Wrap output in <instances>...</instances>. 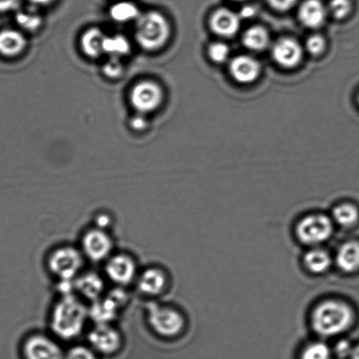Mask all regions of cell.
Wrapping results in <instances>:
<instances>
[{"label":"cell","mask_w":359,"mask_h":359,"mask_svg":"<svg viewBox=\"0 0 359 359\" xmlns=\"http://www.w3.org/2000/svg\"><path fill=\"white\" fill-rule=\"evenodd\" d=\"M229 53L228 45L222 43H212L208 48L209 57L212 62H217V64H222L228 60Z\"/></svg>","instance_id":"30"},{"label":"cell","mask_w":359,"mask_h":359,"mask_svg":"<svg viewBox=\"0 0 359 359\" xmlns=\"http://www.w3.org/2000/svg\"><path fill=\"white\" fill-rule=\"evenodd\" d=\"M131 102L140 114L156 109L162 102L163 92L158 83L144 81L137 83L131 92Z\"/></svg>","instance_id":"8"},{"label":"cell","mask_w":359,"mask_h":359,"mask_svg":"<svg viewBox=\"0 0 359 359\" xmlns=\"http://www.w3.org/2000/svg\"><path fill=\"white\" fill-rule=\"evenodd\" d=\"M65 359H96L95 355L90 348L83 346L72 348L68 351Z\"/></svg>","instance_id":"33"},{"label":"cell","mask_w":359,"mask_h":359,"mask_svg":"<svg viewBox=\"0 0 359 359\" xmlns=\"http://www.w3.org/2000/svg\"><path fill=\"white\" fill-rule=\"evenodd\" d=\"M252 15H253V11H252V10H250V8L245 9V11H243L242 13V15L243 17L252 16Z\"/></svg>","instance_id":"40"},{"label":"cell","mask_w":359,"mask_h":359,"mask_svg":"<svg viewBox=\"0 0 359 359\" xmlns=\"http://www.w3.org/2000/svg\"><path fill=\"white\" fill-rule=\"evenodd\" d=\"M338 267L345 273H354L359 269V243L347 242L337 250Z\"/></svg>","instance_id":"19"},{"label":"cell","mask_w":359,"mask_h":359,"mask_svg":"<svg viewBox=\"0 0 359 359\" xmlns=\"http://www.w3.org/2000/svg\"><path fill=\"white\" fill-rule=\"evenodd\" d=\"M271 55L278 65L285 68L295 67L302 59V48L292 38H282L274 44Z\"/></svg>","instance_id":"13"},{"label":"cell","mask_w":359,"mask_h":359,"mask_svg":"<svg viewBox=\"0 0 359 359\" xmlns=\"http://www.w3.org/2000/svg\"><path fill=\"white\" fill-rule=\"evenodd\" d=\"M113 247L111 237L103 229H90L83 236V254L93 262L109 259Z\"/></svg>","instance_id":"7"},{"label":"cell","mask_w":359,"mask_h":359,"mask_svg":"<svg viewBox=\"0 0 359 359\" xmlns=\"http://www.w3.org/2000/svg\"><path fill=\"white\" fill-rule=\"evenodd\" d=\"M20 0H0V12H9L18 8Z\"/></svg>","instance_id":"36"},{"label":"cell","mask_w":359,"mask_h":359,"mask_svg":"<svg viewBox=\"0 0 359 359\" xmlns=\"http://www.w3.org/2000/svg\"><path fill=\"white\" fill-rule=\"evenodd\" d=\"M167 285L165 271L159 268L151 267L145 270L138 278L139 291L147 296L161 294Z\"/></svg>","instance_id":"15"},{"label":"cell","mask_w":359,"mask_h":359,"mask_svg":"<svg viewBox=\"0 0 359 359\" xmlns=\"http://www.w3.org/2000/svg\"><path fill=\"white\" fill-rule=\"evenodd\" d=\"M104 74L110 79L118 78L123 72V66L120 61V58L110 57L103 67Z\"/></svg>","instance_id":"32"},{"label":"cell","mask_w":359,"mask_h":359,"mask_svg":"<svg viewBox=\"0 0 359 359\" xmlns=\"http://www.w3.org/2000/svg\"><path fill=\"white\" fill-rule=\"evenodd\" d=\"M229 71L237 82L250 83L259 78L261 66L255 58L250 55H238L230 62Z\"/></svg>","instance_id":"14"},{"label":"cell","mask_w":359,"mask_h":359,"mask_svg":"<svg viewBox=\"0 0 359 359\" xmlns=\"http://www.w3.org/2000/svg\"><path fill=\"white\" fill-rule=\"evenodd\" d=\"M88 316L89 310L76 296L65 294L52 311L51 329L62 339H74L82 333Z\"/></svg>","instance_id":"1"},{"label":"cell","mask_w":359,"mask_h":359,"mask_svg":"<svg viewBox=\"0 0 359 359\" xmlns=\"http://www.w3.org/2000/svg\"><path fill=\"white\" fill-rule=\"evenodd\" d=\"M353 320L351 306L336 299L320 303L312 313L313 330L323 337H334L344 332Z\"/></svg>","instance_id":"2"},{"label":"cell","mask_w":359,"mask_h":359,"mask_svg":"<svg viewBox=\"0 0 359 359\" xmlns=\"http://www.w3.org/2000/svg\"><path fill=\"white\" fill-rule=\"evenodd\" d=\"M27 359H62V352L58 344L50 338L41 334L30 337L24 345Z\"/></svg>","instance_id":"12"},{"label":"cell","mask_w":359,"mask_h":359,"mask_svg":"<svg viewBox=\"0 0 359 359\" xmlns=\"http://www.w3.org/2000/svg\"><path fill=\"white\" fill-rule=\"evenodd\" d=\"M52 0H29V2L32 3L34 6H44L48 5Z\"/></svg>","instance_id":"38"},{"label":"cell","mask_w":359,"mask_h":359,"mask_svg":"<svg viewBox=\"0 0 359 359\" xmlns=\"http://www.w3.org/2000/svg\"><path fill=\"white\" fill-rule=\"evenodd\" d=\"M26 44L25 37L18 31L11 29L0 31V54L6 57H15L22 53Z\"/></svg>","instance_id":"20"},{"label":"cell","mask_w":359,"mask_h":359,"mask_svg":"<svg viewBox=\"0 0 359 359\" xmlns=\"http://www.w3.org/2000/svg\"><path fill=\"white\" fill-rule=\"evenodd\" d=\"M327 9L320 0H306L299 9V19L309 29H318L325 22Z\"/></svg>","instance_id":"16"},{"label":"cell","mask_w":359,"mask_h":359,"mask_svg":"<svg viewBox=\"0 0 359 359\" xmlns=\"http://www.w3.org/2000/svg\"><path fill=\"white\" fill-rule=\"evenodd\" d=\"M89 343L96 351L111 354L121 346V337L117 330L110 323H97L88 334Z\"/></svg>","instance_id":"11"},{"label":"cell","mask_w":359,"mask_h":359,"mask_svg":"<svg viewBox=\"0 0 359 359\" xmlns=\"http://www.w3.org/2000/svg\"><path fill=\"white\" fill-rule=\"evenodd\" d=\"M211 29L218 36L229 37L237 33L240 27V18L229 9H219L212 15Z\"/></svg>","instance_id":"17"},{"label":"cell","mask_w":359,"mask_h":359,"mask_svg":"<svg viewBox=\"0 0 359 359\" xmlns=\"http://www.w3.org/2000/svg\"><path fill=\"white\" fill-rule=\"evenodd\" d=\"M351 344L347 341H341L337 344L336 352L340 357H347L352 352Z\"/></svg>","instance_id":"37"},{"label":"cell","mask_w":359,"mask_h":359,"mask_svg":"<svg viewBox=\"0 0 359 359\" xmlns=\"http://www.w3.org/2000/svg\"><path fill=\"white\" fill-rule=\"evenodd\" d=\"M304 263L313 273H323L329 270L332 260L330 253L323 249H312L306 253Z\"/></svg>","instance_id":"22"},{"label":"cell","mask_w":359,"mask_h":359,"mask_svg":"<svg viewBox=\"0 0 359 359\" xmlns=\"http://www.w3.org/2000/svg\"><path fill=\"white\" fill-rule=\"evenodd\" d=\"M358 219L359 212L353 205L340 204L333 209L332 221L344 228L354 226L358 222Z\"/></svg>","instance_id":"24"},{"label":"cell","mask_w":359,"mask_h":359,"mask_svg":"<svg viewBox=\"0 0 359 359\" xmlns=\"http://www.w3.org/2000/svg\"><path fill=\"white\" fill-rule=\"evenodd\" d=\"M111 18L117 22H128L137 20L140 16L137 6L131 2H118L110 9Z\"/></svg>","instance_id":"26"},{"label":"cell","mask_w":359,"mask_h":359,"mask_svg":"<svg viewBox=\"0 0 359 359\" xmlns=\"http://www.w3.org/2000/svg\"><path fill=\"white\" fill-rule=\"evenodd\" d=\"M106 34L99 29H90L83 34L81 45L83 52L90 57H99L104 54V43Z\"/></svg>","instance_id":"21"},{"label":"cell","mask_w":359,"mask_h":359,"mask_svg":"<svg viewBox=\"0 0 359 359\" xmlns=\"http://www.w3.org/2000/svg\"><path fill=\"white\" fill-rule=\"evenodd\" d=\"M75 287L83 297L93 302L101 298L104 290L102 278L95 273H87L76 278Z\"/></svg>","instance_id":"18"},{"label":"cell","mask_w":359,"mask_h":359,"mask_svg":"<svg viewBox=\"0 0 359 359\" xmlns=\"http://www.w3.org/2000/svg\"><path fill=\"white\" fill-rule=\"evenodd\" d=\"M243 43L250 50H264L270 43V36L264 27H252L243 34Z\"/></svg>","instance_id":"23"},{"label":"cell","mask_w":359,"mask_h":359,"mask_svg":"<svg viewBox=\"0 0 359 359\" xmlns=\"http://www.w3.org/2000/svg\"><path fill=\"white\" fill-rule=\"evenodd\" d=\"M331 351L323 341L310 344L302 352V359H330Z\"/></svg>","instance_id":"27"},{"label":"cell","mask_w":359,"mask_h":359,"mask_svg":"<svg viewBox=\"0 0 359 359\" xmlns=\"http://www.w3.org/2000/svg\"><path fill=\"white\" fill-rule=\"evenodd\" d=\"M306 50L313 55H319L326 48V41L320 34H313L306 41Z\"/></svg>","instance_id":"31"},{"label":"cell","mask_w":359,"mask_h":359,"mask_svg":"<svg viewBox=\"0 0 359 359\" xmlns=\"http://www.w3.org/2000/svg\"><path fill=\"white\" fill-rule=\"evenodd\" d=\"M130 43L126 37L116 34V36H107L104 43V53L110 57H123L130 53Z\"/></svg>","instance_id":"25"},{"label":"cell","mask_w":359,"mask_h":359,"mask_svg":"<svg viewBox=\"0 0 359 359\" xmlns=\"http://www.w3.org/2000/svg\"><path fill=\"white\" fill-rule=\"evenodd\" d=\"M127 302V295L123 291H114L106 298L93 302L89 310V316L97 323H110L117 316L118 309Z\"/></svg>","instance_id":"10"},{"label":"cell","mask_w":359,"mask_h":359,"mask_svg":"<svg viewBox=\"0 0 359 359\" xmlns=\"http://www.w3.org/2000/svg\"><path fill=\"white\" fill-rule=\"evenodd\" d=\"M233 1H243V0H233Z\"/></svg>","instance_id":"41"},{"label":"cell","mask_w":359,"mask_h":359,"mask_svg":"<svg viewBox=\"0 0 359 359\" xmlns=\"http://www.w3.org/2000/svg\"><path fill=\"white\" fill-rule=\"evenodd\" d=\"M16 20L20 27L30 31L37 29L41 24V16L37 13L31 11V10L17 13Z\"/></svg>","instance_id":"28"},{"label":"cell","mask_w":359,"mask_h":359,"mask_svg":"<svg viewBox=\"0 0 359 359\" xmlns=\"http://www.w3.org/2000/svg\"><path fill=\"white\" fill-rule=\"evenodd\" d=\"M271 8L278 11L284 12L291 9L297 0H267Z\"/></svg>","instance_id":"34"},{"label":"cell","mask_w":359,"mask_h":359,"mask_svg":"<svg viewBox=\"0 0 359 359\" xmlns=\"http://www.w3.org/2000/svg\"><path fill=\"white\" fill-rule=\"evenodd\" d=\"M351 355L352 359H359V344L352 348Z\"/></svg>","instance_id":"39"},{"label":"cell","mask_w":359,"mask_h":359,"mask_svg":"<svg viewBox=\"0 0 359 359\" xmlns=\"http://www.w3.org/2000/svg\"><path fill=\"white\" fill-rule=\"evenodd\" d=\"M329 9L334 18H346L352 10L351 0H330Z\"/></svg>","instance_id":"29"},{"label":"cell","mask_w":359,"mask_h":359,"mask_svg":"<svg viewBox=\"0 0 359 359\" xmlns=\"http://www.w3.org/2000/svg\"><path fill=\"white\" fill-rule=\"evenodd\" d=\"M358 104H359V95H358Z\"/></svg>","instance_id":"42"},{"label":"cell","mask_w":359,"mask_h":359,"mask_svg":"<svg viewBox=\"0 0 359 359\" xmlns=\"http://www.w3.org/2000/svg\"><path fill=\"white\" fill-rule=\"evenodd\" d=\"M296 233L299 239L306 245H319L332 235L333 221L326 215H309L299 222Z\"/></svg>","instance_id":"6"},{"label":"cell","mask_w":359,"mask_h":359,"mask_svg":"<svg viewBox=\"0 0 359 359\" xmlns=\"http://www.w3.org/2000/svg\"><path fill=\"white\" fill-rule=\"evenodd\" d=\"M169 36V23L161 13L149 12L138 17L135 38L145 50H158L166 43Z\"/></svg>","instance_id":"3"},{"label":"cell","mask_w":359,"mask_h":359,"mask_svg":"<svg viewBox=\"0 0 359 359\" xmlns=\"http://www.w3.org/2000/svg\"><path fill=\"white\" fill-rule=\"evenodd\" d=\"M137 264L131 257L118 254L109 257L106 264V273L114 283L127 285L137 278Z\"/></svg>","instance_id":"9"},{"label":"cell","mask_w":359,"mask_h":359,"mask_svg":"<svg viewBox=\"0 0 359 359\" xmlns=\"http://www.w3.org/2000/svg\"><path fill=\"white\" fill-rule=\"evenodd\" d=\"M142 114H138L137 116L132 118L131 127L133 128L134 130H142L147 127L148 121Z\"/></svg>","instance_id":"35"},{"label":"cell","mask_w":359,"mask_h":359,"mask_svg":"<svg viewBox=\"0 0 359 359\" xmlns=\"http://www.w3.org/2000/svg\"><path fill=\"white\" fill-rule=\"evenodd\" d=\"M83 266V254L72 246L55 250L48 259V270L62 282L75 280Z\"/></svg>","instance_id":"4"},{"label":"cell","mask_w":359,"mask_h":359,"mask_svg":"<svg viewBox=\"0 0 359 359\" xmlns=\"http://www.w3.org/2000/svg\"><path fill=\"white\" fill-rule=\"evenodd\" d=\"M148 323L156 334L165 337L177 336L184 326V317L179 311L156 304L149 306Z\"/></svg>","instance_id":"5"}]
</instances>
